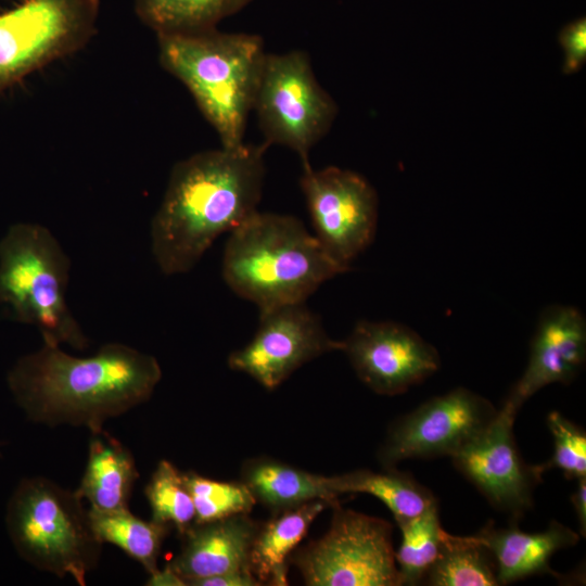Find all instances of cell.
Masks as SVG:
<instances>
[{"label": "cell", "mask_w": 586, "mask_h": 586, "mask_svg": "<svg viewBox=\"0 0 586 586\" xmlns=\"http://www.w3.org/2000/svg\"><path fill=\"white\" fill-rule=\"evenodd\" d=\"M553 438L550 459L537 464L540 472L558 469L570 480L586 476V433L558 411H551L546 419Z\"/></svg>", "instance_id": "83f0119b"}, {"label": "cell", "mask_w": 586, "mask_h": 586, "mask_svg": "<svg viewBox=\"0 0 586 586\" xmlns=\"http://www.w3.org/2000/svg\"><path fill=\"white\" fill-rule=\"evenodd\" d=\"M156 38L162 67L189 90L221 146L242 145L267 54L262 37L211 28Z\"/></svg>", "instance_id": "277c9868"}, {"label": "cell", "mask_w": 586, "mask_h": 586, "mask_svg": "<svg viewBox=\"0 0 586 586\" xmlns=\"http://www.w3.org/2000/svg\"><path fill=\"white\" fill-rule=\"evenodd\" d=\"M328 531L297 547L289 559L308 586H402L393 526L340 504Z\"/></svg>", "instance_id": "ba28073f"}, {"label": "cell", "mask_w": 586, "mask_h": 586, "mask_svg": "<svg viewBox=\"0 0 586 586\" xmlns=\"http://www.w3.org/2000/svg\"><path fill=\"white\" fill-rule=\"evenodd\" d=\"M431 586H497L495 560L473 535L445 531L438 555L423 581Z\"/></svg>", "instance_id": "cb8c5ba5"}, {"label": "cell", "mask_w": 586, "mask_h": 586, "mask_svg": "<svg viewBox=\"0 0 586 586\" xmlns=\"http://www.w3.org/2000/svg\"><path fill=\"white\" fill-rule=\"evenodd\" d=\"M301 189L314 235L339 265L346 268L372 242L379 212L374 188L359 174L335 166H303Z\"/></svg>", "instance_id": "30bf717a"}, {"label": "cell", "mask_w": 586, "mask_h": 586, "mask_svg": "<svg viewBox=\"0 0 586 586\" xmlns=\"http://www.w3.org/2000/svg\"><path fill=\"white\" fill-rule=\"evenodd\" d=\"M253 110L263 143L289 148L303 166L309 164L310 150L329 132L339 111L302 50L266 54Z\"/></svg>", "instance_id": "52a82bcc"}, {"label": "cell", "mask_w": 586, "mask_h": 586, "mask_svg": "<svg viewBox=\"0 0 586 586\" xmlns=\"http://www.w3.org/2000/svg\"><path fill=\"white\" fill-rule=\"evenodd\" d=\"M359 380L372 392L394 396L434 374L437 349L409 327L394 321H358L342 341Z\"/></svg>", "instance_id": "5bb4252c"}, {"label": "cell", "mask_w": 586, "mask_h": 586, "mask_svg": "<svg viewBox=\"0 0 586 586\" xmlns=\"http://www.w3.org/2000/svg\"><path fill=\"white\" fill-rule=\"evenodd\" d=\"M1 447H2V443L0 442V458L2 457V450H1Z\"/></svg>", "instance_id": "d6a6232c"}, {"label": "cell", "mask_w": 586, "mask_h": 586, "mask_svg": "<svg viewBox=\"0 0 586 586\" xmlns=\"http://www.w3.org/2000/svg\"><path fill=\"white\" fill-rule=\"evenodd\" d=\"M262 583L251 570L230 571L222 574L205 577L194 582L191 586H259Z\"/></svg>", "instance_id": "f546056e"}, {"label": "cell", "mask_w": 586, "mask_h": 586, "mask_svg": "<svg viewBox=\"0 0 586 586\" xmlns=\"http://www.w3.org/2000/svg\"><path fill=\"white\" fill-rule=\"evenodd\" d=\"M585 358L584 315L573 306H548L539 316L527 366L505 404L518 412L543 387L572 382L581 372Z\"/></svg>", "instance_id": "9a60e30c"}, {"label": "cell", "mask_w": 586, "mask_h": 586, "mask_svg": "<svg viewBox=\"0 0 586 586\" xmlns=\"http://www.w3.org/2000/svg\"><path fill=\"white\" fill-rule=\"evenodd\" d=\"M152 520L175 527L179 535L194 523L191 494L180 472L170 461L161 460L145 487Z\"/></svg>", "instance_id": "484cf974"}, {"label": "cell", "mask_w": 586, "mask_h": 586, "mask_svg": "<svg viewBox=\"0 0 586 586\" xmlns=\"http://www.w3.org/2000/svg\"><path fill=\"white\" fill-rule=\"evenodd\" d=\"M474 538L492 553L498 585H507L533 575L551 574L550 558L559 550L575 546L581 535L569 526L551 521L542 532L526 533L517 524L509 527L485 525Z\"/></svg>", "instance_id": "e0dca14e"}, {"label": "cell", "mask_w": 586, "mask_h": 586, "mask_svg": "<svg viewBox=\"0 0 586 586\" xmlns=\"http://www.w3.org/2000/svg\"><path fill=\"white\" fill-rule=\"evenodd\" d=\"M139 477L131 451L104 431L93 433L77 495L98 510L127 509Z\"/></svg>", "instance_id": "d6986e66"}, {"label": "cell", "mask_w": 586, "mask_h": 586, "mask_svg": "<svg viewBox=\"0 0 586 586\" xmlns=\"http://www.w3.org/2000/svg\"><path fill=\"white\" fill-rule=\"evenodd\" d=\"M183 480L193 500L194 523L250 513L256 505L254 496L241 481H217L194 471L184 472Z\"/></svg>", "instance_id": "4316f807"}, {"label": "cell", "mask_w": 586, "mask_h": 586, "mask_svg": "<svg viewBox=\"0 0 586 586\" xmlns=\"http://www.w3.org/2000/svg\"><path fill=\"white\" fill-rule=\"evenodd\" d=\"M268 146L243 143L176 163L151 221V251L166 276L186 273L213 242L257 212Z\"/></svg>", "instance_id": "7a4b0ae2"}, {"label": "cell", "mask_w": 586, "mask_h": 586, "mask_svg": "<svg viewBox=\"0 0 586 586\" xmlns=\"http://www.w3.org/2000/svg\"><path fill=\"white\" fill-rule=\"evenodd\" d=\"M88 519L102 544L117 546L139 562L149 575L158 570V557L171 526L152 519L142 520L132 514L129 508L110 511L90 508Z\"/></svg>", "instance_id": "7402d4cb"}, {"label": "cell", "mask_w": 586, "mask_h": 586, "mask_svg": "<svg viewBox=\"0 0 586 586\" xmlns=\"http://www.w3.org/2000/svg\"><path fill=\"white\" fill-rule=\"evenodd\" d=\"M100 0H22L0 13V94L97 33Z\"/></svg>", "instance_id": "9c48e42d"}, {"label": "cell", "mask_w": 586, "mask_h": 586, "mask_svg": "<svg viewBox=\"0 0 586 586\" xmlns=\"http://www.w3.org/2000/svg\"><path fill=\"white\" fill-rule=\"evenodd\" d=\"M240 481L272 514L313 500L340 504L331 476L314 474L267 456L250 458L242 463Z\"/></svg>", "instance_id": "ac0fdd59"}, {"label": "cell", "mask_w": 586, "mask_h": 586, "mask_svg": "<svg viewBox=\"0 0 586 586\" xmlns=\"http://www.w3.org/2000/svg\"><path fill=\"white\" fill-rule=\"evenodd\" d=\"M145 584L149 586H187L186 582L169 563L164 569H158L155 573L149 575Z\"/></svg>", "instance_id": "1f68e13d"}, {"label": "cell", "mask_w": 586, "mask_h": 586, "mask_svg": "<svg viewBox=\"0 0 586 586\" xmlns=\"http://www.w3.org/2000/svg\"><path fill=\"white\" fill-rule=\"evenodd\" d=\"M259 524L250 513L193 523L180 535V551L169 564L190 586L205 577L251 570L250 553Z\"/></svg>", "instance_id": "2e32d148"}, {"label": "cell", "mask_w": 586, "mask_h": 586, "mask_svg": "<svg viewBox=\"0 0 586 586\" xmlns=\"http://www.w3.org/2000/svg\"><path fill=\"white\" fill-rule=\"evenodd\" d=\"M402 543L395 560L402 585H417L423 581L435 561L445 531L441 525L437 502L421 514L398 524Z\"/></svg>", "instance_id": "d4e9b609"}, {"label": "cell", "mask_w": 586, "mask_h": 586, "mask_svg": "<svg viewBox=\"0 0 586 586\" xmlns=\"http://www.w3.org/2000/svg\"><path fill=\"white\" fill-rule=\"evenodd\" d=\"M341 349L304 303L284 305L259 311L253 339L229 355L228 366L275 390L304 364Z\"/></svg>", "instance_id": "7c38bea8"}, {"label": "cell", "mask_w": 586, "mask_h": 586, "mask_svg": "<svg viewBox=\"0 0 586 586\" xmlns=\"http://www.w3.org/2000/svg\"><path fill=\"white\" fill-rule=\"evenodd\" d=\"M69 269L66 252L42 225H13L0 241V303L35 326L43 343L82 351L88 339L66 301Z\"/></svg>", "instance_id": "5b68a950"}, {"label": "cell", "mask_w": 586, "mask_h": 586, "mask_svg": "<svg viewBox=\"0 0 586 586\" xmlns=\"http://www.w3.org/2000/svg\"><path fill=\"white\" fill-rule=\"evenodd\" d=\"M563 51V73L579 72L586 62V20L578 17L565 24L558 35Z\"/></svg>", "instance_id": "f1b7e54d"}, {"label": "cell", "mask_w": 586, "mask_h": 586, "mask_svg": "<svg viewBox=\"0 0 586 586\" xmlns=\"http://www.w3.org/2000/svg\"><path fill=\"white\" fill-rule=\"evenodd\" d=\"M253 0H135L142 24L155 34L194 33L216 28Z\"/></svg>", "instance_id": "603a6c76"}, {"label": "cell", "mask_w": 586, "mask_h": 586, "mask_svg": "<svg viewBox=\"0 0 586 586\" xmlns=\"http://www.w3.org/2000/svg\"><path fill=\"white\" fill-rule=\"evenodd\" d=\"M161 379L157 359L126 344L107 343L92 356L76 357L43 343L16 361L8 385L30 421L93 434L148 402Z\"/></svg>", "instance_id": "6da1fadb"}, {"label": "cell", "mask_w": 586, "mask_h": 586, "mask_svg": "<svg viewBox=\"0 0 586 586\" xmlns=\"http://www.w3.org/2000/svg\"><path fill=\"white\" fill-rule=\"evenodd\" d=\"M332 486L339 495L368 494L374 496L392 512L397 525L425 511L437 502L434 494L411 474L383 468L374 472L367 469L332 475Z\"/></svg>", "instance_id": "44dd1931"}, {"label": "cell", "mask_w": 586, "mask_h": 586, "mask_svg": "<svg viewBox=\"0 0 586 586\" xmlns=\"http://www.w3.org/2000/svg\"><path fill=\"white\" fill-rule=\"evenodd\" d=\"M576 481L575 491L571 495V502L575 510L579 535L586 536V476Z\"/></svg>", "instance_id": "4dcf8cb0"}, {"label": "cell", "mask_w": 586, "mask_h": 586, "mask_svg": "<svg viewBox=\"0 0 586 586\" xmlns=\"http://www.w3.org/2000/svg\"><path fill=\"white\" fill-rule=\"evenodd\" d=\"M517 413L504 404L489 424L450 457L488 502L514 521L532 508L543 475L518 449L513 434Z\"/></svg>", "instance_id": "4fadbf2b"}, {"label": "cell", "mask_w": 586, "mask_h": 586, "mask_svg": "<svg viewBox=\"0 0 586 586\" xmlns=\"http://www.w3.org/2000/svg\"><path fill=\"white\" fill-rule=\"evenodd\" d=\"M497 411L487 398L466 387L432 397L390 425L378 461L387 469L408 459L451 457L484 430Z\"/></svg>", "instance_id": "8fae6325"}, {"label": "cell", "mask_w": 586, "mask_h": 586, "mask_svg": "<svg viewBox=\"0 0 586 586\" xmlns=\"http://www.w3.org/2000/svg\"><path fill=\"white\" fill-rule=\"evenodd\" d=\"M346 271L300 219L258 211L230 231L222 255L225 282L259 311L305 303Z\"/></svg>", "instance_id": "3957f363"}, {"label": "cell", "mask_w": 586, "mask_h": 586, "mask_svg": "<svg viewBox=\"0 0 586 586\" xmlns=\"http://www.w3.org/2000/svg\"><path fill=\"white\" fill-rule=\"evenodd\" d=\"M328 507L323 500H313L260 522L250 553V569L262 585H288L290 556Z\"/></svg>", "instance_id": "ffe728a7"}, {"label": "cell", "mask_w": 586, "mask_h": 586, "mask_svg": "<svg viewBox=\"0 0 586 586\" xmlns=\"http://www.w3.org/2000/svg\"><path fill=\"white\" fill-rule=\"evenodd\" d=\"M5 525L18 556L42 572L71 576L85 586L99 564L103 544L90 526L82 499L47 477H26L17 484Z\"/></svg>", "instance_id": "8992f818"}]
</instances>
